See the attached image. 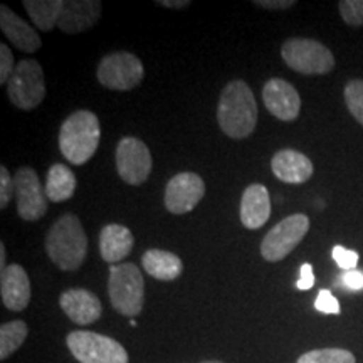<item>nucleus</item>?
<instances>
[{
  "label": "nucleus",
  "mask_w": 363,
  "mask_h": 363,
  "mask_svg": "<svg viewBox=\"0 0 363 363\" xmlns=\"http://www.w3.org/2000/svg\"><path fill=\"white\" fill-rule=\"evenodd\" d=\"M45 252L61 271H76L88 254V235L74 214H65L45 235Z\"/></svg>",
  "instance_id": "nucleus-2"
},
{
  "label": "nucleus",
  "mask_w": 363,
  "mask_h": 363,
  "mask_svg": "<svg viewBox=\"0 0 363 363\" xmlns=\"http://www.w3.org/2000/svg\"><path fill=\"white\" fill-rule=\"evenodd\" d=\"M67 348L79 363H128V353L116 340L94 331H72L66 338Z\"/></svg>",
  "instance_id": "nucleus-6"
},
{
  "label": "nucleus",
  "mask_w": 363,
  "mask_h": 363,
  "mask_svg": "<svg viewBox=\"0 0 363 363\" xmlns=\"http://www.w3.org/2000/svg\"><path fill=\"white\" fill-rule=\"evenodd\" d=\"M0 294L7 310H26L30 301V281L24 267L11 264L0 272Z\"/></svg>",
  "instance_id": "nucleus-15"
},
{
  "label": "nucleus",
  "mask_w": 363,
  "mask_h": 363,
  "mask_svg": "<svg viewBox=\"0 0 363 363\" xmlns=\"http://www.w3.org/2000/svg\"><path fill=\"white\" fill-rule=\"evenodd\" d=\"M158 4L167 9H185L190 6V0H158Z\"/></svg>",
  "instance_id": "nucleus-35"
},
{
  "label": "nucleus",
  "mask_w": 363,
  "mask_h": 363,
  "mask_svg": "<svg viewBox=\"0 0 363 363\" xmlns=\"http://www.w3.org/2000/svg\"><path fill=\"white\" fill-rule=\"evenodd\" d=\"M202 363H224V362H219V360H211V362H202Z\"/></svg>",
  "instance_id": "nucleus-37"
},
{
  "label": "nucleus",
  "mask_w": 363,
  "mask_h": 363,
  "mask_svg": "<svg viewBox=\"0 0 363 363\" xmlns=\"http://www.w3.org/2000/svg\"><path fill=\"white\" fill-rule=\"evenodd\" d=\"M331 257H333V261L337 262L340 269L343 271L357 269L358 259H360V256H358L357 251H352V249H347L343 246H335L333 251H331Z\"/></svg>",
  "instance_id": "nucleus-28"
},
{
  "label": "nucleus",
  "mask_w": 363,
  "mask_h": 363,
  "mask_svg": "<svg viewBox=\"0 0 363 363\" xmlns=\"http://www.w3.org/2000/svg\"><path fill=\"white\" fill-rule=\"evenodd\" d=\"M24 7L38 29L49 33L59 26L65 2L62 0H24Z\"/></svg>",
  "instance_id": "nucleus-23"
},
{
  "label": "nucleus",
  "mask_w": 363,
  "mask_h": 363,
  "mask_svg": "<svg viewBox=\"0 0 363 363\" xmlns=\"http://www.w3.org/2000/svg\"><path fill=\"white\" fill-rule=\"evenodd\" d=\"M142 264L152 278L160 281H174L184 272V262L180 257L162 249H148L143 254Z\"/></svg>",
  "instance_id": "nucleus-21"
},
{
  "label": "nucleus",
  "mask_w": 363,
  "mask_h": 363,
  "mask_svg": "<svg viewBox=\"0 0 363 363\" xmlns=\"http://www.w3.org/2000/svg\"><path fill=\"white\" fill-rule=\"evenodd\" d=\"M17 214L27 222L43 219L48 212V195L39 177L30 167H22L13 177Z\"/></svg>",
  "instance_id": "nucleus-11"
},
{
  "label": "nucleus",
  "mask_w": 363,
  "mask_h": 363,
  "mask_svg": "<svg viewBox=\"0 0 363 363\" xmlns=\"http://www.w3.org/2000/svg\"><path fill=\"white\" fill-rule=\"evenodd\" d=\"M145 67L135 54L126 51L111 52L99 61L96 78L104 88L130 91L143 81Z\"/></svg>",
  "instance_id": "nucleus-8"
},
{
  "label": "nucleus",
  "mask_w": 363,
  "mask_h": 363,
  "mask_svg": "<svg viewBox=\"0 0 363 363\" xmlns=\"http://www.w3.org/2000/svg\"><path fill=\"white\" fill-rule=\"evenodd\" d=\"M284 62L299 74H328L335 67V56L315 39L291 38L281 48Z\"/></svg>",
  "instance_id": "nucleus-5"
},
{
  "label": "nucleus",
  "mask_w": 363,
  "mask_h": 363,
  "mask_svg": "<svg viewBox=\"0 0 363 363\" xmlns=\"http://www.w3.org/2000/svg\"><path fill=\"white\" fill-rule=\"evenodd\" d=\"M0 27H2L4 35L19 51L33 54L38 52L40 45H43L39 34L26 21H22L17 13H13L7 6L0 7Z\"/></svg>",
  "instance_id": "nucleus-19"
},
{
  "label": "nucleus",
  "mask_w": 363,
  "mask_h": 363,
  "mask_svg": "<svg viewBox=\"0 0 363 363\" xmlns=\"http://www.w3.org/2000/svg\"><path fill=\"white\" fill-rule=\"evenodd\" d=\"M6 244L0 242V272L6 269Z\"/></svg>",
  "instance_id": "nucleus-36"
},
{
  "label": "nucleus",
  "mask_w": 363,
  "mask_h": 363,
  "mask_svg": "<svg viewBox=\"0 0 363 363\" xmlns=\"http://www.w3.org/2000/svg\"><path fill=\"white\" fill-rule=\"evenodd\" d=\"M272 174L284 184H305L313 175L310 158L296 150H281L271 160Z\"/></svg>",
  "instance_id": "nucleus-18"
},
{
  "label": "nucleus",
  "mask_w": 363,
  "mask_h": 363,
  "mask_svg": "<svg viewBox=\"0 0 363 363\" xmlns=\"http://www.w3.org/2000/svg\"><path fill=\"white\" fill-rule=\"evenodd\" d=\"M116 169L121 180L128 185H142L153 169L152 153L142 140L126 136L116 147Z\"/></svg>",
  "instance_id": "nucleus-10"
},
{
  "label": "nucleus",
  "mask_w": 363,
  "mask_h": 363,
  "mask_svg": "<svg viewBox=\"0 0 363 363\" xmlns=\"http://www.w3.org/2000/svg\"><path fill=\"white\" fill-rule=\"evenodd\" d=\"M315 284V272H313V266L310 262H305L299 271V279L296 281V288L299 291H308Z\"/></svg>",
  "instance_id": "nucleus-33"
},
{
  "label": "nucleus",
  "mask_w": 363,
  "mask_h": 363,
  "mask_svg": "<svg viewBox=\"0 0 363 363\" xmlns=\"http://www.w3.org/2000/svg\"><path fill=\"white\" fill-rule=\"evenodd\" d=\"M340 16L352 27L363 26V0H342L338 4Z\"/></svg>",
  "instance_id": "nucleus-27"
},
{
  "label": "nucleus",
  "mask_w": 363,
  "mask_h": 363,
  "mask_svg": "<svg viewBox=\"0 0 363 363\" xmlns=\"http://www.w3.org/2000/svg\"><path fill=\"white\" fill-rule=\"evenodd\" d=\"M59 305L71 321L81 326L98 321L103 313L101 301L96 294L81 288H72L62 293L59 298Z\"/></svg>",
  "instance_id": "nucleus-14"
},
{
  "label": "nucleus",
  "mask_w": 363,
  "mask_h": 363,
  "mask_svg": "<svg viewBox=\"0 0 363 363\" xmlns=\"http://www.w3.org/2000/svg\"><path fill=\"white\" fill-rule=\"evenodd\" d=\"M16 62H13L12 51L6 44L0 45V84H7L16 71Z\"/></svg>",
  "instance_id": "nucleus-31"
},
{
  "label": "nucleus",
  "mask_w": 363,
  "mask_h": 363,
  "mask_svg": "<svg viewBox=\"0 0 363 363\" xmlns=\"http://www.w3.org/2000/svg\"><path fill=\"white\" fill-rule=\"evenodd\" d=\"M345 103H347L348 111L363 126V81L352 79L345 86Z\"/></svg>",
  "instance_id": "nucleus-26"
},
{
  "label": "nucleus",
  "mask_w": 363,
  "mask_h": 363,
  "mask_svg": "<svg viewBox=\"0 0 363 363\" xmlns=\"http://www.w3.org/2000/svg\"><path fill=\"white\" fill-rule=\"evenodd\" d=\"M271 199L264 185L252 184L244 190L240 199V222L247 229H259L269 220Z\"/></svg>",
  "instance_id": "nucleus-17"
},
{
  "label": "nucleus",
  "mask_w": 363,
  "mask_h": 363,
  "mask_svg": "<svg viewBox=\"0 0 363 363\" xmlns=\"http://www.w3.org/2000/svg\"><path fill=\"white\" fill-rule=\"evenodd\" d=\"M294 4L293 0H256L254 2V6H259L262 9H271V11H284V9H289L293 7Z\"/></svg>",
  "instance_id": "nucleus-34"
},
{
  "label": "nucleus",
  "mask_w": 363,
  "mask_h": 363,
  "mask_svg": "<svg viewBox=\"0 0 363 363\" xmlns=\"http://www.w3.org/2000/svg\"><path fill=\"white\" fill-rule=\"evenodd\" d=\"M12 197H16V184L6 167H0V208H6Z\"/></svg>",
  "instance_id": "nucleus-29"
},
{
  "label": "nucleus",
  "mask_w": 363,
  "mask_h": 363,
  "mask_svg": "<svg viewBox=\"0 0 363 363\" xmlns=\"http://www.w3.org/2000/svg\"><path fill=\"white\" fill-rule=\"evenodd\" d=\"M262 99L267 111L281 121H294L301 111V98L288 81L272 78L262 88Z\"/></svg>",
  "instance_id": "nucleus-13"
},
{
  "label": "nucleus",
  "mask_w": 363,
  "mask_h": 363,
  "mask_svg": "<svg viewBox=\"0 0 363 363\" xmlns=\"http://www.w3.org/2000/svg\"><path fill=\"white\" fill-rule=\"evenodd\" d=\"M135 239L128 227L120 224H108L99 234V252L106 262L123 261L133 249Z\"/></svg>",
  "instance_id": "nucleus-20"
},
{
  "label": "nucleus",
  "mask_w": 363,
  "mask_h": 363,
  "mask_svg": "<svg viewBox=\"0 0 363 363\" xmlns=\"http://www.w3.org/2000/svg\"><path fill=\"white\" fill-rule=\"evenodd\" d=\"M315 308L320 313H325V315H338V313L342 311L340 310L338 299L331 294L330 289H321V291L318 293Z\"/></svg>",
  "instance_id": "nucleus-30"
},
{
  "label": "nucleus",
  "mask_w": 363,
  "mask_h": 363,
  "mask_svg": "<svg viewBox=\"0 0 363 363\" xmlns=\"http://www.w3.org/2000/svg\"><path fill=\"white\" fill-rule=\"evenodd\" d=\"M7 94L13 106L21 110H34L45 96L44 71L34 59H21L7 83Z\"/></svg>",
  "instance_id": "nucleus-7"
},
{
  "label": "nucleus",
  "mask_w": 363,
  "mask_h": 363,
  "mask_svg": "<svg viewBox=\"0 0 363 363\" xmlns=\"http://www.w3.org/2000/svg\"><path fill=\"white\" fill-rule=\"evenodd\" d=\"M296 363H355V357L343 348H321L305 353Z\"/></svg>",
  "instance_id": "nucleus-25"
},
{
  "label": "nucleus",
  "mask_w": 363,
  "mask_h": 363,
  "mask_svg": "<svg viewBox=\"0 0 363 363\" xmlns=\"http://www.w3.org/2000/svg\"><path fill=\"white\" fill-rule=\"evenodd\" d=\"M217 123L229 138L234 140L247 138L256 130L257 103L244 81H230L222 89L217 104Z\"/></svg>",
  "instance_id": "nucleus-1"
},
{
  "label": "nucleus",
  "mask_w": 363,
  "mask_h": 363,
  "mask_svg": "<svg viewBox=\"0 0 363 363\" xmlns=\"http://www.w3.org/2000/svg\"><path fill=\"white\" fill-rule=\"evenodd\" d=\"M27 325L22 320L9 321L0 326V358L6 360L13 352L19 350L27 338Z\"/></svg>",
  "instance_id": "nucleus-24"
},
{
  "label": "nucleus",
  "mask_w": 363,
  "mask_h": 363,
  "mask_svg": "<svg viewBox=\"0 0 363 363\" xmlns=\"http://www.w3.org/2000/svg\"><path fill=\"white\" fill-rule=\"evenodd\" d=\"M103 6L98 0H67L62 9L59 29L66 34H81L98 24Z\"/></svg>",
  "instance_id": "nucleus-16"
},
{
  "label": "nucleus",
  "mask_w": 363,
  "mask_h": 363,
  "mask_svg": "<svg viewBox=\"0 0 363 363\" xmlns=\"http://www.w3.org/2000/svg\"><path fill=\"white\" fill-rule=\"evenodd\" d=\"M310 230V219L305 214H293L278 222L264 235L261 242V254L266 261L278 262L284 259L294 247L305 239Z\"/></svg>",
  "instance_id": "nucleus-9"
},
{
  "label": "nucleus",
  "mask_w": 363,
  "mask_h": 363,
  "mask_svg": "<svg viewBox=\"0 0 363 363\" xmlns=\"http://www.w3.org/2000/svg\"><path fill=\"white\" fill-rule=\"evenodd\" d=\"M206 195L202 177L194 172H182L170 179L165 189V207L170 214H189Z\"/></svg>",
  "instance_id": "nucleus-12"
},
{
  "label": "nucleus",
  "mask_w": 363,
  "mask_h": 363,
  "mask_svg": "<svg viewBox=\"0 0 363 363\" xmlns=\"http://www.w3.org/2000/svg\"><path fill=\"white\" fill-rule=\"evenodd\" d=\"M76 185V177L72 174L71 169H67L62 163H56L52 165L48 172V179H45V195H48V201L51 202H65L74 195Z\"/></svg>",
  "instance_id": "nucleus-22"
},
{
  "label": "nucleus",
  "mask_w": 363,
  "mask_h": 363,
  "mask_svg": "<svg viewBox=\"0 0 363 363\" xmlns=\"http://www.w3.org/2000/svg\"><path fill=\"white\" fill-rule=\"evenodd\" d=\"M338 284L342 286V288L348 289V291H363V271H345L343 274L340 276Z\"/></svg>",
  "instance_id": "nucleus-32"
},
{
  "label": "nucleus",
  "mask_w": 363,
  "mask_h": 363,
  "mask_svg": "<svg viewBox=\"0 0 363 363\" xmlns=\"http://www.w3.org/2000/svg\"><path fill=\"white\" fill-rule=\"evenodd\" d=\"M145 281L138 266L133 262L110 266L108 293L111 306L120 315L133 318L143 310Z\"/></svg>",
  "instance_id": "nucleus-4"
},
{
  "label": "nucleus",
  "mask_w": 363,
  "mask_h": 363,
  "mask_svg": "<svg viewBox=\"0 0 363 363\" xmlns=\"http://www.w3.org/2000/svg\"><path fill=\"white\" fill-rule=\"evenodd\" d=\"M101 126L93 111L79 110L66 118L59 130V150L72 165H83L96 153Z\"/></svg>",
  "instance_id": "nucleus-3"
}]
</instances>
